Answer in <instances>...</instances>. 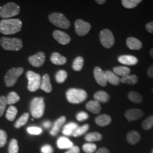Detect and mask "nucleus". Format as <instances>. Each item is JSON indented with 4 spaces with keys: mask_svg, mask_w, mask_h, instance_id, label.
I'll return each mask as SVG.
<instances>
[{
    "mask_svg": "<svg viewBox=\"0 0 153 153\" xmlns=\"http://www.w3.org/2000/svg\"><path fill=\"white\" fill-rule=\"evenodd\" d=\"M22 26V22L19 19H4L0 21V33L13 35L19 32Z\"/></svg>",
    "mask_w": 153,
    "mask_h": 153,
    "instance_id": "f257e3e1",
    "label": "nucleus"
},
{
    "mask_svg": "<svg viewBox=\"0 0 153 153\" xmlns=\"http://www.w3.org/2000/svg\"><path fill=\"white\" fill-rule=\"evenodd\" d=\"M66 98L68 100L73 104H79L84 102L88 97L87 93L78 88H71L66 92Z\"/></svg>",
    "mask_w": 153,
    "mask_h": 153,
    "instance_id": "f03ea898",
    "label": "nucleus"
},
{
    "mask_svg": "<svg viewBox=\"0 0 153 153\" xmlns=\"http://www.w3.org/2000/svg\"><path fill=\"white\" fill-rule=\"evenodd\" d=\"M45 103L43 98L36 97L33 99L30 103V112L35 119L40 118L44 115Z\"/></svg>",
    "mask_w": 153,
    "mask_h": 153,
    "instance_id": "7ed1b4c3",
    "label": "nucleus"
},
{
    "mask_svg": "<svg viewBox=\"0 0 153 153\" xmlns=\"http://www.w3.org/2000/svg\"><path fill=\"white\" fill-rule=\"evenodd\" d=\"M0 44L6 51H18L22 49V41L18 38H8L2 37L0 39Z\"/></svg>",
    "mask_w": 153,
    "mask_h": 153,
    "instance_id": "20e7f679",
    "label": "nucleus"
},
{
    "mask_svg": "<svg viewBox=\"0 0 153 153\" xmlns=\"http://www.w3.org/2000/svg\"><path fill=\"white\" fill-rule=\"evenodd\" d=\"M20 11V7L14 2H9L2 7L0 16L4 19H9L17 16Z\"/></svg>",
    "mask_w": 153,
    "mask_h": 153,
    "instance_id": "39448f33",
    "label": "nucleus"
},
{
    "mask_svg": "<svg viewBox=\"0 0 153 153\" xmlns=\"http://www.w3.org/2000/svg\"><path fill=\"white\" fill-rule=\"evenodd\" d=\"M23 71L24 70L22 68H13L9 70L5 76L6 86L9 88L13 86L17 82L18 78L22 75Z\"/></svg>",
    "mask_w": 153,
    "mask_h": 153,
    "instance_id": "423d86ee",
    "label": "nucleus"
},
{
    "mask_svg": "<svg viewBox=\"0 0 153 153\" xmlns=\"http://www.w3.org/2000/svg\"><path fill=\"white\" fill-rule=\"evenodd\" d=\"M49 20L51 23L58 27L67 29L71 26L69 21L62 14L53 13L49 15Z\"/></svg>",
    "mask_w": 153,
    "mask_h": 153,
    "instance_id": "0eeeda50",
    "label": "nucleus"
},
{
    "mask_svg": "<svg viewBox=\"0 0 153 153\" xmlns=\"http://www.w3.org/2000/svg\"><path fill=\"white\" fill-rule=\"evenodd\" d=\"M28 81V90L30 91L34 92L38 90L40 87L42 79L39 74L29 71L26 74Z\"/></svg>",
    "mask_w": 153,
    "mask_h": 153,
    "instance_id": "6e6552de",
    "label": "nucleus"
},
{
    "mask_svg": "<svg viewBox=\"0 0 153 153\" xmlns=\"http://www.w3.org/2000/svg\"><path fill=\"white\" fill-rule=\"evenodd\" d=\"M99 38L101 44L106 48H110L114 45V36L112 33L108 29H104L101 31Z\"/></svg>",
    "mask_w": 153,
    "mask_h": 153,
    "instance_id": "1a4fd4ad",
    "label": "nucleus"
},
{
    "mask_svg": "<svg viewBox=\"0 0 153 153\" xmlns=\"http://www.w3.org/2000/svg\"><path fill=\"white\" fill-rule=\"evenodd\" d=\"M74 26L76 33L79 36H83L88 34L91 27L89 23L82 19H77L74 23Z\"/></svg>",
    "mask_w": 153,
    "mask_h": 153,
    "instance_id": "9d476101",
    "label": "nucleus"
},
{
    "mask_svg": "<svg viewBox=\"0 0 153 153\" xmlns=\"http://www.w3.org/2000/svg\"><path fill=\"white\" fill-rule=\"evenodd\" d=\"M94 76L96 82L102 87H105L107 85V78L105 73L99 67H95L94 70Z\"/></svg>",
    "mask_w": 153,
    "mask_h": 153,
    "instance_id": "9b49d317",
    "label": "nucleus"
},
{
    "mask_svg": "<svg viewBox=\"0 0 153 153\" xmlns=\"http://www.w3.org/2000/svg\"><path fill=\"white\" fill-rule=\"evenodd\" d=\"M45 55L43 52H39L35 55L29 57L28 61L32 65L35 67H40L44 64Z\"/></svg>",
    "mask_w": 153,
    "mask_h": 153,
    "instance_id": "f8f14e48",
    "label": "nucleus"
},
{
    "mask_svg": "<svg viewBox=\"0 0 153 153\" xmlns=\"http://www.w3.org/2000/svg\"><path fill=\"white\" fill-rule=\"evenodd\" d=\"M53 36L55 40L62 45L68 44L71 40V37L67 33L59 30L55 31L53 33Z\"/></svg>",
    "mask_w": 153,
    "mask_h": 153,
    "instance_id": "ddd939ff",
    "label": "nucleus"
},
{
    "mask_svg": "<svg viewBox=\"0 0 153 153\" xmlns=\"http://www.w3.org/2000/svg\"><path fill=\"white\" fill-rule=\"evenodd\" d=\"M143 113L141 109H131L128 110L126 112L125 116L129 121L137 120L141 118Z\"/></svg>",
    "mask_w": 153,
    "mask_h": 153,
    "instance_id": "4468645a",
    "label": "nucleus"
},
{
    "mask_svg": "<svg viewBox=\"0 0 153 153\" xmlns=\"http://www.w3.org/2000/svg\"><path fill=\"white\" fill-rule=\"evenodd\" d=\"M118 61L122 64L129 66L135 65L138 62L137 57L131 55L120 56L118 58Z\"/></svg>",
    "mask_w": 153,
    "mask_h": 153,
    "instance_id": "2eb2a0df",
    "label": "nucleus"
},
{
    "mask_svg": "<svg viewBox=\"0 0 153 153\" xmlns=\"http://www.w3.org/2000/svg\"><path fill=\"white\" fill-rule=\"evenodd\" d=\"M66 120V119L65 116H61L59 119L56 120L52 129L50 131V133L52 136H56L58 134V133L60 131L61 128L65 123Z\"/></svg>",
    "mask_w": 153,
    "mask_h": 153,
    "instance_id": "dca6fc26",
    "label": "nucleus"
},
{
    "mask_svg": "<svg viewBox=\"0 0 153 153\" xmlns=\"http://www.w3.org/2000/svg\"><path fill=\"white\" fill-rule=\"evenodd\" d=\"M126 45L131 50H139L141 49L142 47L141 42L133 37H129L127 39Z\"/></svg>",
    "mask_w": 153,
    "mask_h": 153,
    "instance_id": "f3484780",
    "label": "nucleus"
},
{
    "mask_svg": "<svg viewBox=\"0 0 153 153\" xmlns=\"http://www.w3.org/2000/svg\"><path fill=\"white\" fill-rule=\"evenodd\" d=\"M40 88L46 93H49L52 91V88L51 84L50 77L48 74H45L43 76Z\"/></svg>",
    "mask_w": 153,
    "mask_h": 153,
    "instance_id": "a211bd4d",
    "label": "nucleus"
},
{
    "mask_svg": "<svg viewBox=\"0 0 153 153\" xmlns=\"http://www.w3.org/2000/svg\"><path fill=\"white\" fill-rule=\"evenodd\" d=\"M86 108L88 111L95 114H98L101 111L100 104L96 100L89 101L86 104Z\"/></svg>",
    "mask_w": 153,
    "mask_h": 153,
    "instance_id": "6ab92c4d",
    "label": "nucleus"
},
{
    "mask_svg": "<svg viewBox=\"0 0 153 153\" xmlns=\"http://www.w3.org/2000/svg\"><path fill=\"white\" fill-rule=\"evenodd\" d=\"M79 126L76 123L71 122L64 126L62 133L65 136H73V133L78 128Z\"/></svg>",
    "mask_w": 153,
    "mask_h": 153,
    "instance_id": "aec40b11",
    "label": "nucleus"
},
{
    "mask_svg": "<svg viewBox=\"0 0 153 153\" xmlns=\"http://www.w3.org/2000/svg\"><path fill=\"white\" fill-rule=\"evenodd\" d=\"M104 73L107 82L115 86H117L119 85L120 82V78L114 72L109 71H106Z\"/></svg>",
    "mask_w": 153,
    "mask_h": 153,
    "instance_id": "412c9836",
    "label": "nucleus"
},
{
    "mask_svg": "<svg viewBox=\"0 0 153 153\" xmlns=\"http://www.w3.org/2000/svg\"><path fill=\"white\" fill-rule=\"evenodd\" d=\"M57 145L60 149H69L73 146V143L68 138L60 137L57 141Z\"/></svg>",
    "mask_w": 153,
    "mask_h": 153,
    "instance_id": "4be33fe9",
    "label": "nucleus"
},
{
    "mask_svg": "<svg viewBox=\"0 0 153 153\" xmlns=\"http://www.w3.org/2000/svg\"><path fill=\"white\" fill-rule=\"evenodd\" d=\"M51 61L55 65H62L65 64L67 60L64 56H61L57 52H54L51 55Z\"/></svg>",
    "mask_w": 153,
    "mask_h": 153,
    "instance_id": "5701e85b",
    "label": "nucleus"
},
{
    "mask_svg": "<svg viewBox=\"0 0 153 153\" xmlns=\"http://www.w3.org/2000/svg\"><path fill=\"white\" fill-rule=\"evenodd\" d=\"M113 71H114V73L117 76H121V78L129 76L131 71L130 68H129L128 67L122 66H116L114 68Z\"/></svg>",
    "mask_w": 153,
    "mask_h": 153,
    "instance_id": "b1692460",
    "label": "nucleus"
},
{
    "mask_svg": "<svg viewBox=\"0 0 153 153\" xmlns=\"http://www.w3.org/2000/svg\"><path fill=\"white\" fill-rule=\"evenodd\" d=\"M126 138L128 142L130 144L135 145L140 141L141 136L138 131H133L128 133Z\"/></svg>",
    "mask_w": 153,
    "mask_h": 153,
    "instance_id": "393cba45",
    "label": "nucleus"
},
{
    "mask_svg": "<svg viewBox=\"0 0 153 153\" xmlns=\"http://www.w3.org/2000/svg\"><path fill=\"white\" fill-rule=\"evenodd\" d=\"M95 100L99 103H105L108 102L109 100V95L104 91H99L94 94Z\"/></svg>",
    "mask_w": 153,
    "mask_h": 153,
    "instance_id": "a878e982",
    "label": "nucleus"
},
{
    "mask_svg": "<svg viewBox=\"0 0 153 153\" xmlns=\"http://www.w3.org/2000/svg\"><path fill=\"white\" fill-rule=\"evenodd\" d=\"M111 122V117L107 115H101L95 119V123L100 126H108Z\"/></svg>",
    "mask_w": 153,
    "mask_h": 153,
    "instance_id": "bb28decb",
    "label": "nucleus"
},
{
    "mask_svg": "<svg viewBox=\"0 0 153 153\" xmlns=\"http://www.w3.org/2000/svg\"><path fill=\"white\" fill-rule=\"evenodd\" d=\"M17 113L18 110L16 107L13 105H10L6 111V118L10 121H13L16 119Z\"/></svg>",
    "mask_w": 153,
    "mask_h": 153,
    "instance_id": "cd10ccee",
    "label": "nucleus"
},
{
    "mask_svg": "<svg viewBox=\"0 0 153 153\" xmlns=\"http://www.w3.org/2000/svg\"><path fill=\"white\" fill-rule=\"evenodd\" d=\"M138 78L136 75H129L128 76L122 77L120 79V82L130 85H134L137 83Z\"/></svg>",
    "mask_w": 153,
    "mask_h": 153,
    "instance_id": "c85d7f7f",
    "label": "nucleus"
},
{
    "mask_svg": "<svg viewBox=\"0 0 153 153\" xmlns=\"http://www.w3.org/2000/svg\"><path fill=\"white\" fill-rule=\"evenodd\" d=\"M128 99L134 103H141L143 101V98L141 94L136 91H131L128 94Z\"/></svg>",
    "mask_w": 153,
    "mask_h": 153,
    "instance_id": "c756f323",
    "label": "nucleus"
},
{
    "mask_svg": "<svg viewBox=\"0 0 153 153\" xmlns=\"http://www.w3.org/2000/svg\"><path fill=\"white\" fill-rule=\"evenodd\" d=\"M102 138V136L101 134L98 132H93L90 133L85 136V140L88 142H95L101 140Z\"/></svg>",
    "mask_w": 153,
    "mask_h": 153,
    "instance_id": "7c9ffc66",
    "label": "nucleus"
},
{
    "mask_svg": "<svg viewBox=\"0 0 153 153\" xmlns=\"http://www.w3.org/2000/svg\"><path fill=\"white\" fill-rule=\"evenodd\" d=\"M142 2L141 0H123L122 5L126 9H133Z\"/></svg>",
    "mask_w": 153,
    "mask_h": 153,
    "instance_id": "2f4dec72",
    "label": "nucleus"
},
{
    "mask_svg": "<svg viewBox=\"0 0 153 153\" xmlns=\"http://www.w3.org/2000/svg\"><path fill=\"white\" fill-rule=\"evenodd\" d=\"M19 100H20L19 96L17 94V93L14 91L10 92L7 95V96L6 97L7 103L9 105L15 104L17 103Z\"/></svg>",
    "mask_w": 153,
    "mask_h": 153,
    "instance_id": "473e14b6",
    "label": "nucleus"
},
{
    "mask_svg": "<svg viewBox=\"0 0 153 153\" xmlns=\"http://www.w3.org/2000/svg\"><path fill=\"white\" fill-rule=\"evenodd\" d=\"M83 64H84V59L82 58V57L81 56L77 57L73 63L72 68L73 70L75 71H80L83 68Z\"/></svg>",
    "mask_w": 153,
    "mask_h": 153,
    "instance_id": "72a5a7b5",
    "label": "nucleus"
},
{
    "mask_svg": "<svg viewBox=\"0 0 153 153\" xmlns=\"http://www.w3.org/2000/svg\"><path fill=\"white\" fill-rule=\"evenodd\" d=\"M29 118V114L28 113H25L19 117L18 120L16 121V124H15V127L16 128H20L23 126H25Z\"/></svg>",
    "mask_w": 153,
    "mask_h": 153,
    "instance_id": "f704fd0d",
    "label": "nucleus"
},
{
    "mask_svg": "<svg viewBox=\"0 0 153 153\" xmlns=\"http://www.w3.org/2000/svg\"><path fill=\"white\" fill-rule=\"evenodd\" d=\"M67 76H68V73L66 71L64 70L59 71L56 74V82L59 83H62L65 82L66 79L67 78Z\"/></svg>",
    "mask_w": 153,
    "mask_h": 153,
    "instance_id": "c9c22d12",
    "label": "nucleus"
},
{
    "mask_svg": "<svg viewBox=\"0 0 153 153\" xmlns=\"http://www.w3.org/2000/svg\"><path fill=\"white\" fill-rule=\"evenodd\" d=\"M83 150L86 153H93L97 150V145L94 143L88 142L83 145Z\"/></svg>",
    "mask_w": 153,
    "mask_h": 153,
    "instance_id": "e433bc0d",
    "label": "nucleus"
},
{
    "mask_svg": "<svg viewBox=\"0 0 153 153\" xmlns=\"http://www.w3.org/2000/svg\"><path fill=\"white\" fill-rule=\"evenodd\" d=\"M153 126V116H150L142 122V128L145 130L150 129Z\"/></svg>",
    "mask_w": 153,
    "mask_h": 153,
    "instance_id": "4c0bfd02",
    "label": "nucleus"
},
{
    "mask_svg": "<svg viewBox=\"0 0 153 153\" xmlns=\"http://www.w3.org/2000/svg\"><path fill=\"white\" fill-rule=\"evenodd\" d=\"M19 146L16 139H12L9 145V153H18Z\"/></svg>",
    "mask_w": 153,
    "mask_h": 153,
    "instance_id": "58836bf2",
    "label": "nucleus"
},
{
    "mask_svg": "<svg viewBox=\"0 0 153 153\" xmlns=\"http://www.w3.org/2000/svg\"><path fill=\"white\" fill-rule=\"evenodd\" d=\"M88 129H89V125L88 124H85L81 127H78V128L73 133V136L75 137L81 136L88 131Z\"/></svg>",
    "mask_w": 153,
    "mask_h": 153,
    "instance_id": "ea45409f",
    "label": "nucleus"
},
{
    "mask_svg": "<svg viewBox=\"0 0 153 153\" xmlns=\"http://www.w3.org/2000/svg\"><path fill=\"white\" fill-rule=\"evenodd\" d=\"M6 98L4 96L0 97V117L3 115L7 105Z\"/></svg>",
    "mask_w": 153,
    "mask_h": 153,
    "instance_id": "a19ab883",
    "label": "nucleus"
},
{
    "mask_svg": "<svg viewBox=\"0 0 153 153\" xmlns=\"http://www.w3.org/2000/svg\"><path fill=\"white\" fill-rule=\"evenodd\" d=\"M27 131L28 133L32 135H39L42 133V129L39 127H36V126L28 127Z\"/></svg>",
    "mask_w": 153,
    "mask_h": 153,
    "instance_id": "79ce46f5",
    "label": "nucleus"
},
{
    "mask_svg": "<svg viewBox=\"0 0 153 153\" xmlns=\"http://www.w3.org/2000/svg\"><path fill=\"white\" fill-rule=\"evenodd\" d=\"M7 136L5 131L0 129V148L5 146L7 142Z\"/></svg>",
    "mask_w": 153,
    "mask_h": 153,
    "instance_id": "37998d69",
    "label": "nucleus"
},
{
    "mask_svg": "<svg viewBox=\"0 0 153 153\" xmlns=\"http://www.w3.org/2000/svg\"><path fill=\"white\" fill-rule=\"evenodd\" d=\"M76 118L77 120L79 121L86 120L88 118V115L86 112L81 111L76 115Z\"/></svg>",
    "mask_w": 153,
    "mask_h": 153,
    "instance_id": "c03bdc74",
    "label": "nucleus"
},
{
    "mask_svg": "<svg viewBox=\"0 0 153 153\" xmlns=\"http://www.w3.org/2000/svg\"><path fill=\"white\" fill-rule=\"evenodd\" d=\"M41 151L42 153H53V149L51 145H45L41 149Z\"/></svg>",
    "mask_w": 153,
    "mask_h": 153,
    "instance_id": "a18cd8bd",
    "label": "nucleus"
},
{
    "mask_svg": "<svg viewBox=\"0 0 153 153\" xmlns=\"http://www.w3.org/2000/svg\"><path fill=\"white\" fill-rule=\"evenodd\" d=\"M80 153V150L79 148H78L77 146H73L71 148L68 149L67 152H66L65 153Z\"/></svg>",
    "mask_w": 153,
    "mask_h": 153,
    "instance_id": "49530a36",
    "label": "nucleus"
},
{
    "mask_svg": "<svg viewBox=\"0 0 153 153\" xmlns=\"http://www.w3.org/2000/svg\"><path fill=\"white\" fill-rule=\"evenodd\" d=\"M145 28L149 33H153V21L149 22L148 24H146Z\"/></svg>",
    "mask_w": 153,
    "mask_h": 153,
    "instance_id": "de8ad7c7",
    "label": "nucleus"
},
{
    "mask_svg": "<svg viewBox=\"0 0 153 153\" xmlns=\"http://www.w3.org/2000/svg\"><path fill=\"white\" fill-rule=\"evenodd\" d=\"M147 73L149 77L153 78V65L149 67V68L148 69Z\"/></svg>",
    "mask_w": 153,
    "mask_h": 153,
    "instance_id": "09e8293b",
    "label": "nucleus"
},
{
    "mask_svg": "<svg viewBox=\"0 0 153 153\" xmlns=\"http://www.w3.org/2000/svg\"><path fill=\"white\" fill-rule=\"evenodd\" d=\"M95 153H109V150L105 148L99 149Z\"/></svg>",
    "mask_w": 153,
    "mask_h": 153,
    "instance_id": "8fccbe9b",
    "label": "nucleus"
},
{
    "mask_svg": "<svg viewBox=\"0 0 153 153\" xmlns=\"http://www.w3.org/2000/svg\"><path fill=\"white\" fill-rule=\"evenodd\" d=\"M43 126H44L45 128L48 129V128H49L51 126L52 123L49 121H45V122L43 123Z\"/></svg>",
    "mask_w": 153,
    "mask_h": 153,
    "instance_id": "3c124183",
    "label": "nucleus"
},
{
    "mask_svg": "<svg viewBox=\"0 0 153 153\" xmlns=\"http://www.w3.org/2000/svg\"><path fill=\"white\" fill-rule=\"evenodd\" d=\"M96 2L99 5H102V4H104V3L106 2V1H105V0H97Z\"/></svg>",
    "mask_w": 153,
    "mask_h": 153,
    "instance_id": "603ef678",
    "label": "nucleus"
},
{
    "mask_svg": "<svg viewBox=\"0 0 153 153\" xmlns=\"http://www.w3.org/2000/svg\"><path fill=\"white\" fill-rule=\"evenodd\" d=\"M150 55L152 56V57L153 58V47L150 51Z\"/></svg>",
    "mask_w": 153,
    "mask_h": 153,
    "instance_id": "864d4df0",
    "label": "nucleus"
},
{
    "mask_svg": "<svg viewBox=\"0 0 153 153\" xmlns=\"http://www.w3.org/2000/svg\"><path fill=\"white\" fill-rule=\"evenodd\" d=\"M1 9H2V6H0V10H1Z\"/></svg>",
    "mask_w": 153,
    "mask_h": 153,
    "instance_id": "5fc2aeb1",
    "label": "nucleus"
},
{
    "mask_svg": "<svg viewBox=\"0 0 153 153\" xmlns=\"http://www.w3.org/2000/svg\"><path fill=\"white\" fill-rule=\"evenodd\" d=\"M152 92H153V90H152Z\"/></svg>",
    "mask_w": 153,
    "mask_h": 153,
    "instance_id": "6e6d98bb",
    "label": "nucleus"
},
{
    "mask_svg": "<svg viewBox=\"0 0 153 153\" xmlns=\"http://www.w3.org/2000/svg\"><path fill=\"white\" fill-rule=\"evenodd\" d=\"M152 153H153V150H152Z\"/></svg>",
    "mask_w": 153,
    "mask_h": 153,
    "instance_id": "4d7b16f0",
    "label": "nucleus"
}]
</instances>
